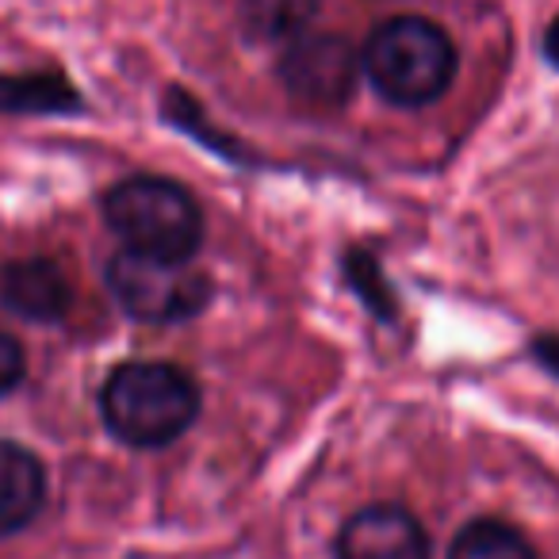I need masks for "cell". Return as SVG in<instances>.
Returning <instances> with one entry per match:
<instances>
[{
    "label": "cell",
    "instance_id": "obj_1",
    "mask_svg": "<svg viewBox=\"0 0 559 559\" xmlns=\"http://www.w3.org/2000/svg\"><path fill=\"white\" fill-rule=\"evenodd\" d=\"M200 383L169 360H131L108 376L100 414L111 437L131 449H165L200 418Z\"/></svg>",
    "mask_w": 559,
    "mask_h": 559
},
{
    "label": "cell",
    "instance_id": "obj_2",
    "mask_svg": "<svg viewBox=\"0 0 559 559\" xmlns=\"http://www.w3.org/2000/svg\"><path fill=\"white\" fill-rule=\"evenodd\" d=\"M360 62L383 100L399 108H426L456 81V43L433 20L395 16L368 35Z\"/></svg>",
    "mask_w": 559,
    "mask_h": 559
},
{
    "label": "cell",
    "instance_id": "obj_3",
    "mask_svg": "<svg viewBox=\"0 0 559 559\" xmlns=\"http://www.w3.org/2000/svg\"><path fill=\"white\" fill-rule=\"evenodd\" d=\"M104 218L123 249L162 261H192L203 246V211L169 177H127L104 195Z\"/></svg>",
    "mask_w": 559,
    "mask_h": 559
},
{
    "label": "cell",
    "instance_id": "obj_4",
    "mask_svg": "<svg viewBox=\"0 0 559 559\" xmlns=\"http://www.w3.org/2000/svg\"><path fill=\"white\" fill-rule=\"evenodd\" d=\"M108 292L131 319L169 326L195 319L215 296V284L188 261H162L123 249L108 261Z\"/></svg>",
    "mask_w": 559,
    "mask_h": 559
},
{
    "label": "cell",
    "instance_id": "obj_5",
    "mask_svg": "<svg viewBox=\"0 0 559 559\" xmlns=\"http://www.w3.org/2000/svg\"><path fill=\"white\" fill-rule=\"evenodd\" d=\"M360 73V50L337 32H307L280 55V81L288 96L314 111L345 108L357 93Z\"/></svg>",
    "mask_w": 559,
    "mask_h": 559
},
{
    "label": "cell",
    "instance_id": "obj_6",
    "mask_svg": "<svg viewBox=\"0 0 559 559\" xmlns=\"http://www.w3.org/2000/svg\"><path fill=\"white\" fill-rule=\"evenodd\" d=\"M334 559H429V536L403 506H365L342 525Z\"/></svg>",
    "mask_w": 559,
    "mask_h": 559
},
{
    "label": "cell",
    "instance_id": "obj_7",
    "mask_svg": "<svg viewBox=\"0 0 559 559\" xmlns=\"http://www.w3.org/2000/svg\"><path fill=\"white\" fill-rule=\"evenodd\" d=\"M0 304L24 322H62L73 307V284L50 257H20L0 269Z\"/></svg>",
    "mask_w": 559,
    "mask_h": 559
},
{
    "label": "cell",
    "instance_id": "obj_8",
    "mask_svg": "<svg viewBox=\"0 0 559 559\" xmlns=\"http://www.w3.org/2000/svg\"><path fill=\"white\" fill-rule=\"evenodd\" d=\"M43 502H47V472L39 456L16 441H0V536L32 525Z\"/></svg>",
    "mask_w": 559,
    "mask_h": 559
},
{
    "label": "cell",
    "instance_id": "obj_9",
    "mask_svg": "<svg viewBox=\"0 0 559 559\" xmlns=\"http://www.w3.org/2000/svg\"><path fill=\"white\" fill-rule=\"evenodd\" d=\"M81 111V96L62 73H0V116Z\"/></svg>",
    "mask_w": 559,
    "mask_h": 559
},
{
    "label": "cell",
    "instance_id": "obj_10",
    "mask_svg": "<svg viewBox=\"0 0 559 559\" xmlns=\"http://www.w3.org/2000/svg\"><path fill=\"white\" fill-rule=\"evenodd\" d=\"M322 0H238V24L253 43H284L307 35Z\"/></svg>",
    "mask_w": 559,
    "mask_h": 559
},
{
    "label": "cell",
    "instance_id": "obj_11",
    "mask_svg": "<svg viewBox=\"0 0 559 559\" xmlns=\"http://www.w3.org/2000/svg\"><path fill=\"white\" fill-rule=\"evenodd\" d=\"M449 559H536L533 544L498 518H479L456 533Z\"/></svg>",
    "mask_w": 559,
    "mask_h": 559
},
{
    "label": "cell",
    "instance_id": "obj_12",
    "mask_svg": "<svg viewBox=\"0 0 559 559\" xmlns=\"http://www.w3.org/2000/svg\"><path fill=\"white\" fill-rule=\"evenodd\" d=\"M345 280H349V288L360 296V304L368 307V311L376 314V319L391 322L399 314V299L395 292H391V284L383 280L380 272V261H376L368 249H353V253H345Z\"/></svg>",
    "mask_w": 559,
    "mask_h": 559
},
{
    "label": "cell",
    "instance_id": "obj_13",
    "mask_svg": "<svg viewBox=\"0 0 559 559\" xmlns=\"http://www.w3.org/2000/svg\"><path fill=\"white\" fill-rule=\"evenodd\" d=\"M27 376V357H24V345L9 334V330H0V395H9L24 383Z\"/></svg>",
    "mask_w": 559,
    "mask_h": 559
},
{
    "label": "cell",
    "instance_id": "obj_14",
    "mask_svg": "<svg viewBox=\"0 0 559 559\" xmlns=\"http://www.w3.org/2000/svg\"><path fill=\"white\" fill-rule=\"evenodd\" d=\"M533 357L548 368L551 376H559V334H540L533 342Z\"/></svg>",
    "mask_w": 559,
    "mask_h": 559
},
{
    "label": "cell",
    "instance_id": "obj_15",
    "mask_svg": "<svg viewBox=\"0 0 559 559\" xmlns=\"http://www.w3.org/2000/svg\"><path fill=\"white\" fill-rule=\"evenodd\" d=\"M544 58L559 70V16L551 20L548 32H544Z\"/></svg>",
    "mask_w": 559,
    "mask_h": 559
}]
</instances>
